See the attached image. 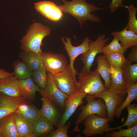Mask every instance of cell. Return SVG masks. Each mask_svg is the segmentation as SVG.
<instances>
[{"label":"cell","instance_id":"2e32d148","mask_svg":"<svg viewBox=\"0 0 137 137\" xmlns=\"http://www.w3.org/2000/svg\"><path fill=\"white\" fill-rule=\"evenodd\" d=\"M40 100L42 102L40 110L41 116L57 127L59 121L60 113L57 106L47 98L42 97Z\"/></svg>","mask_w":137,"mask_h":137},{"label":"cell","instance_id":"83f0119b","mask_svg":"<svg viewBox=\"0 0 137 137\" xmlns=\"http://www.w3.org/2000/svg\"><path fill=\"white\" fill-rule=\"evenodd\" d=\"M12 66L14 76L19 79L31 77L33 71L22 61L19 60H15L12 63Z\"/></svg>","mask_w":137,"mask_h":137},{"label":"cell","instance_id":"ab89813d","mask_svg":"<svg viewBox=\"0 0 137 137\" xmlns=\"http://www.w3.org/2000/svg\"><path fill=\"white\" fill-rule=\"evenodd\" d=\"M0 137H2L0 129Z\"/></svg>","mask_w":137,"mask_h":137},{"label":"cell","instance_id":"484cf974","mask_svg":"<svg viewBox=\"0 0 137 137\" xmlns=\"http://www.w3.org/2000/svg\"><path fill=\"white\" fill-rule=\"evenodd\" d=\"M15 112L22 114L33 123L41 116L40 110L28 101L20 105Z\"/></svg>","mask_w":137,"mask_h":137},{"label":"cell","instance_id":"ba28073f","mask_svg":"<svg viewBox=\"0 0 137 137\" xmlns=\"http://www.w3.org/2000/svg\"><path fill=\"white\" fill-rule=\"evenodd\" d=\"M109 119L95 114L92 115L84 121L85 127L82 132L86 137H89L109 132Z\"/></svg>","mask_w":137,"mask_h":137},{"label":"cell","instance_id":"277c9868","mask_svg":"<svg viewBox=\"0 0 137 137\" xmlns=\"http://www.w3.org/2000/svg\"><path fill=\"white\" fill-rule=\"evenodd\" d=\"M78 90L86 95H95L106 90L96 69L88 74L79 73Z\"/></svg>","mask_w":137,"mask_h":137},{"label":"cell","instance_id":"74e56055","mask_svg":"<svg viewBox=\"0 0 137 137\" xmlns=\"http://www.w3.org/2000/svg\"><path fill=\"white\" fill-rule=\"evenodd\" d=\"M14 75L13 72L10 73L3 68H0V78H6Z\"/></svg>","mask_w":137,"mask_h":137},{"label":"cell","instance_id":"8fae6325","mask_svg":"<svg viewBox=\"0 0 137 137\" xmlns=\"http://www.w3.org/2000/svg\"><path fill=\"white\" fill-rule=\"evenodd\" d=\"M93 96L95 98L98 97L103 99L107 109V117L109 121L113 122L114 119L116 110L124 101V99L109 89Z\"/></svg>","mask_w":137,"mask_h":137},{"label":"cell","instance_id":"4316f807","mask_svg":"<svg viewBox=\"0 0 137 137\" xmlns=\"http://www.w3.org/2000/svg\"><path fill=\"white\" fill-rule=\"evenodd\" d=\"M123 79L127 83H135L137 82V63L133 64L127 60L121 68Z\"/></svg>","mask_w":137,"mask_h":137},{"label":"cell","instance_id":"ffe728a7","mask_svg":"<svg viewBox=\"0 0 137 137\" xmlns=\"http://www.w3.org/2000/svg\"><path fill=\"white\" fill-rule=\"evenodd\" d=\"M14 122L19 137H26L32 132L33 123L20 114L13 113Z\"/></svg>","mask_w":137,"mask_h":137},{"label":"cell","instance_id":"4dcf8cb0","mask_svg":"<svg viewBox=\"0 0 137 137\" xmlns=\"http://www.w3.org/2000/svg\"><path fill=\"white\" fill-rule=\"evenodd\" d=\"M118 39L114 37L111 42L107 46H105L102 48L101 52L104 54H108L114 53H118L123 54L127 49L119 43Z\"/></svg>","mask_w":137,"mask_h":137},{"label":"cell","instance_id":"f546056e","mask_svg":"<svg viewBox=\"0 0 137 137\" xmlns=\"http://www.w3.org/2000/svg\"><path fill=\"white\" fill-rule=\"evenodd\" d=\"M32 78L35 84L42 89L46 87L47 82V71L44 65L33 71Z\"/></svg>","mask_w":137,"mask_h":137},{"label":"cell","instance_id":"e0dca14e","mask_svg":"<svg viewBox=\"0 0 137 137\" xmlns=\"http://www.w3.org/2000/svg\"><path fill=\"white\" fill-rule=\"evenodd\" d=\"M19 84V79L14 75L0 78V92L12 97H22Z\"/></svg>","mask_w":137,"mask_h":137},{"label":"cell","instance_id":"e575fe53","mask_svg":"<svg viewBox=\"0 0 137 137\" xmlns=\"http://www.w3.org/2000/svg\"><path fill=\"white\" fill-rule=\"evenodd\" d=\"M71 124V122H68L66 124L57 127V128L54 130L47 137H68L67 131Z\"/></svg>","mask_w":137,"mask_h":137},{"label":"cell","instance_id":"7402d4cb","mask_svg":"<svg viewBox=\"0 0 137 137\" xmlns=\"http://www.w3.org/2000/svg\"><path fill=\"white\" fill-rule=\"evenodd\" d=\"M18 56L32 71L43 64L41 53L31 51H22Z\"/></svg>","mask_w":137,"mask_h":137},{"label":"cell","instance_id":"6da1fadb","mask_svg":"<svg viewBox=\"0 0 137 137\" xmlns=\"http://www.w3.org/2000/svg\"><path fill=\"white\" fill-rule=\"evenodd\" d=\"M60 0L63 4L58 6L62 11L75 17L79 22L80 27L88 21L98 23L101 22L100 17L92 13L104 8L98 7L94 4H88L86 0H72L71 1Z\"/></svg>","mask_w":137,"mask_h":137},{"label":"cell","instance_id":"d6a6232c","mask_svg":"<svg viewBox=\"0 0 137 137\" xmlns=\"http://www.w3.org/2000/svg\"><path fill=\"white\" fill-rule=\"evenodd\" d=\"M118 131H110L107 133V137H137V124L127 129H119Z\"/></svg>","mask_w":137,"mask_h":137},{"label":"cell","instance_id":"52a82bcc","mask_svg":"<svg viewBox=\"0 0 137 137\" xmlns=\"http://www.w3.org/2000/svg\"><path fill=\"white\" fill-rule=\"evenodd\" d=\"M52 75L57 87L68 96L78 91V83L74 80L69 64L62 71Z\"/></svg>","mask_w":137,"mask_h":137},{"label":"cell","instance_id":"7a4b0ae2","mask_svg":"<svg viewBox=\"0 0 137 137\" xmlns=\"http://www.w3.org/2000/svg\"><path fill=\"white\" fill-rule=\"evenodd\" d=\"M51 32V28L48 26L39 22L33 23L20 41L21 49L22 51H31L41 53L42 41L45 37L50 35Z\"/></svg>","mask_w":137,"mask_h":137},{"label":"cell","instance_id":"603a6c76","mask_svg":"<svg viewBox=\"0 0 137 137\" xmlns=\"http://www.w3.org/2000/svg\"><path fill=\"white\" fill-rule=\"evenodd\" d=\"M97 67L96 69L105 81V86L106 90L109 89L111 80L110 69L111 65L106 57L104 55L97 57L96 59Z\"/></svg>","mask_w":137,"mask_h":137},{"label":"cell","instance_id":"f35d334b","mask_svg":"<svg viewBox=\"0 0 137 137\" xmlns=\"http://www.w3.org/2000/svg\"><path fill=\"white\" fill-rule=\"evenodd\" d=\"M38 137L35 133L32 132L28 135L26 137Z\"/></svg>","mask_w":137,"mask_h":137},{"label":"cell","instance_id":"44dd1931","mask_svg":"<svg viewBox=\"0 0 137 137\" xmlns=\"http://www.w3.org/2000/svg\"><path fill=\"white\" fill-rule=\"evenodd\" d=\"M111 34L117 38L121 45L127 49L137 45V34L126 27L121 31L113 32Z\"/></svg>","mask_w":137,"mask_h":137},{"label":"cell","instance_id":"d590c367","mask_svg":"<svg viewBox=\"0 0 137 137\" xmlns=\"http://www.w3.org/2000/svg\"><path fill=\"white\" fill-rule=\"evenodd\" d=\"M127 60L131 63L137 61V45L131 47V51L129 53Z\"/></svg>","mask_w":137,"mask_h":137},{"label":"cell","instance_id":"3957f363","mask_svg":"<svg viewBox=\"0 0 137 137\" xmlns=\"http://www.w3.org/2000/svg\"><path fill=\"white\" fill-rule=\"evenodd\" d=\"M87 102L84 106L81 105V112L76 122V126L73 132L80 131L79 129V124L88 117L93 114H96L104 117H107L108 113L105 103L102 99L99 98L95 99L92 95H87L85 97Z\"/></svg>","mask_w":137,"mask_h":137},{"label":"cell","instance_id":"5bb4252c","mask_svg":"<svg viewBox=\"0 0 137 137\" xmlns=\"http://www.w3.org/2000/svg\"><path fill=\"white\" fill-rule=\"evenodd\" d=\"M110 71L111 80L109 90L124 100L127 94V83L123 79L121 69L111 66Z\"/></svg>","mask_w":137,"mask_h":137},{"label":"cell","instance_id":"8d00e7d4","mask_svg":"<svg viewBox=\"0 0 137 137\" xmlns=\"http://www.w3.org/2000/svg\"><path fill=\"white\" fill-rule=\"evenodd\" d=\"M123 0H112L109 7L111 13L114 12L119 7L122 6Z\"/></svg>","mask_w":137,"mask_h":137},{"label":"cell","instance_id":"9a60e30c","mask_svg":"<svg viewBox=\"0 0 137 137\" xmlns=\"http://www.w3.org/2000/svg\"><path fill=\"white\" fill-rule=\"evenodd\" d=\"M27 101L23 97H12L0 92V119L13 113Z\"/></svg>","mask_w":137,"mask_h":137},{"label":"cell","instance_id":"cb8c5ba5","mask_svg":"<svg viewBox=\"0 0 137 137\" xmlns=\"http://www.w3.org/2000/svg\"><path fill=\"white\" fill-rule=\"evenodd\" d=\"M126 91L127 97L119 106L116 110L114 116L118 118L121 116L122 112L127 106L130 104L134 100L137 98V83H127Z\"/></svg>","mask_w":137,"mask_h":137},{"label":"cell","instance_id":"d4e9b609","mask_svg":"<svg viewBox=\"0 0 137 137\" xmlns=\"http://www.w3.org/2000/svg\"><path fill=\"white\" fill-rule=\"evenodd\" d=\"M54 125L46 119L41 116L33 123L32 132L36 134L38 137H46L54 130Z\"/></svg>","mask_w":137,"mask_h":137},{"label":"cell","instance_id":"30bf717a","mask_svg":"<svg viewBox=\"0 0 137 137\" xmlns=\"http://www.w3.org/2000/svg\"><path fill=\"white\" fill-rule=\"evenodd\" d=\"M41 55L47 72L52 74L62 71L67 65L66 57L61 54L42 52Z\"/></svg>","mask_w":137,"mask_h":137},{"label":"cell","instance_id":"836d02e7","mask_svg":"<svg viewBox=\"0 0 137 137\" xmlns=\"http://www.w3.org/2000/svg\"><path fill=\"white\" fill-rule=\"evenodd\" d=\"M108 60L111 66L121 68L127 59L125 57L124 54L114 53L108 54H104Z\"/></svg>","mask_w":137,"mask_h":137},{"label":"cell","instance_id":"1f68e13d","mask_svg":"<svg viewBox=\"0 0 137 137\" xmlns=\"http://www.w3.org/2000/svg\"><path fill=\"white\" fill-rule=\"evenodd\" d=\"M122 6L126 8L129 12V21L126 27L128 30L132 31L137 34V20L136 17L137 7L131 4L128 6L122 5Z\"/></svg>","mask_w":137,"mask_h":137},{"label":"cell","instance_id":"7c38bea8","mask_svg":"<svg viewBox=\"0 0 137 137\" xmlns=\"http://www.w3.org/2000/svg\"><path fill=\"white\" fill-rule=\"evenodd\" d=\"M86 95L78 90L68 96L65 102L64 112L60 120L58 126L66 124L67 121L75 112L78 107L83 104V99Z\"/></svg>","mask_w":137,"mask_h":137},{"label":"cell","instance_id":"8992f818","mask_svg":"<svg viewBox=\"0 0 137 137\" xmlns=\"http://www.w3.org/2000/svg\"><path fill=\"white\" fill-rule=\"evenodd\" d=\"M47 82L45 87L40 89L38 91L42 97L47 98L62 110L65 109V102L68 96L57 87L52 75L47 71Z\"/></svg>","mask_w":137,"mask_h":137},{"label":"cell","instance_id":"ac0fdd59","mask_svg":"<svg viewBox=\"0 0 137 137\" xmlns=\"http://www.w3.org/2000/svg\"><path fill=\"white\" fill-rule=\"evenodd\" d=\"M19 89L22 97L27 101L31 102L35 100L36 94L40 90L31 77L19 80Z\"/></svg>","mask_w":137,"mask_h":137},{"label":"cell","instance_id":"9c48e42d","mask_svg":"<svg viewBox=\"0 0 137 137\" xmlns=\"http://www.w3.org/2000/svg\"><path fill=\"white\" fill-rule=\"evenodd\" d=\"M66 41L64 38L62 37L61 40L64 45V48L67 52L70 58L69 64L72 70L74 78L75 81L77 83L76 75H78L77 71L75 68L74 63L76 58L79 55L86 53L89 48V44L90 41L89 38L86 37L82 43L77 46H73L72 43L71 38L70 37H66Z\"/></svg>","mask_w":137,"mask_h":137},{"label":"cell","instance_id":"f1b7e54d","mask_svg":"<svg viewBox=\"0 0 137 137\" xmlns=\"http://www.w3.org/2000/svg\"><path fill=\"white\" fill-rule=\"evenodd\" d=\"M128 114L125 122L122 125L115 127L109 128V131L119 129L126 126L127 128H131L137 124V104H130L126 107Z\"/></svg>","mask_w":137,"mask_h":137},{"label":"cell","instance_id":"5b68a950","mask_svg":"<svg viewBox=\"0 0 137 137\" xmlns=\"http://www.w3.org/2000/svg\"><path fill=\"white\" fill-rule=\"evenodd\" d=\"M109 40V38L106 37V35L103 34L99 35L95 41L90 40L88 50L86 53L81 54L80 57V60L83 64L80 72L87 74L90 73V68L96 55L101 53L102 48Z\"/></svg>","mask_w":137,"mask_h":137},{"label":"cell","instance_id":"4fadbf2b","mask_svg":"<svg viewBox=\"0 0 137 137\" xmlns=\"http://www.w3.org/2000/svg\"><path fill=\"white\" fill-rule=\"evenodd\" d=\"M34 8L45 17L53 21H59L63 16V12L60 8L51 1H40L36 3Z\"/></svg>","mask_w":137,"mask_h":137},{"label":"cell","instance_id":"d6986e66","mask_svg":"<svg viewBox=\"0 0 137 137\" xmlns=\"http://www.w3.org/2000/svg\"><path fill=\"white\" fill-rule=\"evenodd\" d=\"M0 129L2 137H19L13 113L0 119Z\"/></svg>","mask_w":137,"mask_h":137}]
</instances>
